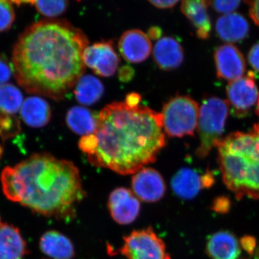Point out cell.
Instances as JSON below:
<instances>
[{
  "label": "cell",
  "instance_id": "cell-1",
  "mask_svg": "<svg viewBox=\"0 0 259 259\" xmlns=\"http://www.w3.org/2000/svg\"><path fill=\"white\" fill-rule=\"evenodd\" d=\"M88 46L84 32L66 20L32 24L13 48L15 79L27 93L62 100L84 73Z\"/></svg>",
  "mask_w": 259,
  "mask_h": 259
},
{
  "label": "cell",
  "instance_id": "cell-2",
  "mask_svg": "<svg viewBox=\"0 0 259 259\" xmlns=\"http://www.w3.org/2000/svg\"><path fill=\"white\" fill-rule=\"evenodd\" d=\"M165 145L162 114L125 102L104 107L96 131L79 142L91 164L121 175L136 174L153 163Z\"/></svg>",
  "mask_w": 259,
  "mask_h": 259
},
{
  "label": "cell",
  "instance_id": "cell-3",
  "mask_svg": "<svg viewBox=\"0 0 259 259\" xmlns=\"http://www.w3.org/2000/svg\"><path fill=\"white\" fill-rule=\"evenodd\" d=\"M1 184L7 198L47 217H70L84 197L77 167L49 153L5 167Z\"/></svg>",
  "mask_w": 259,
  "mask_h": 259
},
{
  "label": "cell",
  "instance_id": "cell-4",
  "mask_svg": "<svg viewBox=\"0 0 259 259\" xmlns=\"http://www.w3.org/2000/svg\"><path fill=\"white\" fill-rule=\"evenodd\" d=\"M216 148L226 187L238 198L259 199V123L228 135Z\"/></svg>",
  "mask_w": 259,
  "mask_h": 259
},
{
  "label": "cell",
  "instance_id": "cell-5",
  "mask_svg": "<svg viewBox=\"0 0 259 259\" xmlns=\"http://www.w3.org/2000/svg\"><path fill=\"white\" fill-rule=\"evenodd\" d=\"M230 107L227 100L219 97L205 99L199 107L198 131L199 144L196 155L204 158L209 156L213 148L222 139L229 115Z\"/></svg>",
  "mask_w": 259,
  "mask_h": 259
},
{
  "label": "cell",
  "instance_id": "cell-6",
  "mask_svg": "<svg viewBox=\"0 0 259 259\" xmlns=\"http://www.w3.org/2000/svg\"><path fill=\"white\" fill-rule=\"evenodd\" d=\"M163 131L171 138L194 136L198 125L199 107L192 97L178 95L170 99L162 110Z\"/></svg>",
  "mask_w": 259,
  "mask_h": 259
},
{
  "label": "cell",
  "instance_id": "cell-7",
  "mask_svg": "<svg viewBox=\"0 0 259 259\" xmlns=\"http://www.w3.org/2000/svg\"><path fill=\"white\" fill-rule=\"evenodd\" d=\"M123 241L120 251L127 259H171L164 242L150 227L133 231Z\"/></svg>",
  "mask_w": 259,
  "mask_h": 259
},
{
  "label": "cell",
  "instance_id": "cell-8",
  "mask_svg": "<svg viewBox=\"0 0 259 259\" xmlns=\"http://www.w3.org/2000/svg\"><path fill=\"white\" fill-rule=\"evenodd\" d=\"M227 102L234 115L243 117L249 113L258 101L259 92L252 71L246 76L228 83L226 88Z\"/></svg>",
  "mask_w": 259,
  "mask_h": 259
},
{
  "label": "cell",
  "instance_id": "cell-9",
  "mask_svg": "<svg viewBox=\"0 0 259 259\" xmlns=\"http://www.w3.org/2000/svg\"><path fill=\"white\" fill-rule=\"evenodd\" d=\"M83 59L88 67L103 77L113 76L120 64V58L110 41L99 42L88 46L83 51Z\"/></svg>",
  "mask_w": 259,
  "mask_h": 259
},
{
  "label": "cell",
  "instance_id": "cell-10",
  "mask_svg": "<svg viewBox=\"0 0 259 259\" xmlns=\"http://www.w3.org/2000/svg\"><path fill=\"white\" fill-rule=\"evenodd\" d=\"M214 182V174L207 171L199 175L196 170L182 168L172 177L171 185L174 192L182 199L195 197L203 189L212 187Z\"/></svg>",
  "mask_w": 259,
  "mask_h": 259
},
{
  "label": "cell",
  "instance_id": "cell-11",
  "mask_svg": "<svg viewBox=\"0 0 259 259\" xmlns=\"http://www.w3.org/2000/svg\"><path fill=\"white\" fill-rule=\"evenodd\" d=\"M214 60L218 79L231 82L245 74L246 65L244 56L233 44L218 47L214 51Z\"/></svg>",
  "mask_w": 259,
  "mask_h": 259
},
{
  "label": "cell",
  "instance_id": "cell-12",
  "mask_svg": "<svg viewBox=\"0 0 259 259\" xmlns=\"http://www.w3.org/2000/svg\"><path fill=\"white\" fill-rule=\"evenodd\" d=\"M107 205L112 219L120 225L134 223L141 210L139 198L132 191L124 187L112 191Z\"/></svg>",
  "mask_w": 259,
  "mask_h": 259
},
{
  "label": "cell",
  "instance_id": "cell-13",
  "mask_svg": "<svg viewBox=\"0 0 259 259\" xmlns=\"http://www.w3.org/2000/svg\"><path fill=\"white\" fill-rule=\"evenodd\" d=\"M131 185L136 197L146 202H158L166 190L163 177L152 168H143L134 174Z\"/></svg>",
  "mask_w": 259,
  "mask_h": 259
},
{
  "label": "cell",
  "instance_id": "cell-14",
  "mask_svg": "<svg viewBox=\"0 0 259 259\" xmlns=\"http://www.w3.org/2000/svg\"><path fill=\"white\" fill-rule=\"evenodd\" d=\"M118 48L125 60L132 64L144 62L152 51V44L147 34L138 29L124 32L119 40Z\"/></svg>",
  "mask_w": 259,
  "mask_h": 259
},
{
  "label": "cell",
  "instance_id": "cell-15",
  "mask_svg": "<svg viewBox=\"0 0 259 259\" xmlns=\"http://www.w3.org/2000/svg\"><path fill=\"white\" fill-rule=\"evenodd\" d=\"M153 59L159 69L171 71L180 67L185 59L184 49L175 37H163L153 49Z\"/></svg>",
  "mask_w": 259,
  "mask_h": 259
},
{
  "label": "cell",
  "instance_id": "cell-16",
  "mask_svg": "<svg viewBox=\"0 0 259 259\" xmlns=\"http://www.w3.org/2000/svg\"><path fill=\"white\" fill-rule=\"evenodd\" d=\"M208 0H181V11L195 28L199 39L207 40L212 24L208 13Z\"/></svg>",
  "mask_w": 259,
  "mask_h": 259
},
{
  "label": "cell",
  "instance_id": "cell-17",
  "mask_svg": "<svg viewBox=\"0 0 259 259\" xmlns=\"http://www.w3.org/2000/svg\"><path fill=\"white\" fill-rule=\"evenodd\" d=\"M215 30L221 40L232 44L241 42L248 36L249 24L243 15L232 13L218 19Z\"/></svg>",
  "mask_w": 259,
  "mask_h": 259
},
{
  "label": "cell",
  "instance_id": "cell-18",
  "mask_svg": "<svg viewBox=\"0 0 259 259\" xmlns=\"http://www.w3.org/2000/svg\"><path fill=\"white\" fill-rule=\"evenodd\" d=\"M207 252L212 259H238L241 254V246L231 232L221 231L209 237Z\"/></svg>",
  "mask_w": 259,
  "mask_h": 259
},
{
  "label": "cell",
  "instance_id": "cell-19",
  "mask_svg": "<svg viewBox=\"0 0 259 259\" xmlns=\"http://www.w3.org/2000/svg\"><path fill=\"white\" fill-rule=\"evenodd\" d=\"M26 253V243L18 228L0 223V259H22Z\"/></svg>",
  "mask_w": 259,
  "mask_h": 259
},
{
  "label": "cell",
  "instance_id": "cell-20",
  "mask_svg": "<svg viewBox=\"0 0 259 259\" xmlns=\"http://www.w3.org/2000/svg\"><path fill=\"white\" fill-rule=\"evenodd\" d=\"M20 114L27 125L35 128L47 125L52 116L50 105L40 96H32L24 100Z\"/></svg>",
  "mask_w": 259,
  "mask_h": 259
},
{
  "label": "cell",
  "instance_id": "cell-21",
  "mask_svg": "<svg viewBox=\"0 0 259 259\" xmlns=\"http://www.w3.org/2000/svg\"><path fill=\"white\" fill-rule=\"evenodd\" d=\"M42 253L52 259H72L75 255L74 245L67 237L59 232H46L40 239Z\"/></svg>",
  "mask_w": 259,
  "mask_h": 259
},
{
  "label": "cell",
  "instance_id": "cell-22",
  "mask_svg": "<svg viewBox=\"0 0 259 259\" xmlns=\"http://www.w3.org/2000/svg\"><path fill=\"white\" fill-rule=\"evenodd\" d=\"M66 122L71 131L83 137L96 131L98 115L86 107L74 106L66 114Z\"/></svg>",
  "mask_w": 259,
  "mask_h": 259
},
{
  "label": "cell",
  "instance_id": "cell-23",
  "mask_svg": "<svg viewBox=\"0 0 259 259\" xmlns=\"http://www.w3.org/2000/svg\"><path fill=\"white\" fill-rule=\"evenodd\" d=\"M103 94V84L92 75H83L75 85V97L83 105H94L101 99Z\"/></svg>",
  "mask_w": 259,
  "mask_h": 259
},
{
  "label": "cell",
  "instance_id": "cell-24",
  "mask_svg": "<svg viewBox=\"0 0 259 259\" xmlns=\"http://www.w3.org/2000/svg\"><path fill=\"white\" fill-rule=\"evenodd\" d=\"M20 89L11 83L0 85V115H15L23 104Z\"/></svg>",
  "mask_w": 259,
  "mask_h": 259
},
{
  "label": "cell",
  "instance_id": "cell-25",
  "mask_svg": "<svg viewBox=\"0 0 259 259\" xmlns=\"http://www.w3.org/2000/svg\"><path fill=\"white\" fill-rule=\"evenodd\" d=\"M37 11L48 18H56L64 14L69 6V0H35Z\"/></svg>",
  "mask_w": 259,
  "mask_h": 259
},
{
  "label": "cell",
  "instance_id": "cell-26",
  "mask_svg": "<svg viewBox=\"0 0 259 259\" xmlns=\"http://www.w3.org/2000/svg\"><path fill=\"white\" fill-rule=\"evenodd\" d=\"M20 131L21 125L16 115H0V136L3 141L15 137Z\"/></svg>",
  "mask_w": 259,
  "mask_h": 259
},
{
  "label": "cell",
  "instance_id": "cell-27",
  "mask_svg": "<svg viewBox=\"0 0 259 259\" xmlns=\"http://www.w3.org/2000/svg\"><path fill=\"white\" fill-rule=\"evenodd\" d=\"M14 20V10L10 0H0V32L9 30Z\"/></svg>",
  "mask_w": 259,
  "mask_h": 259
},
{
  "label": "cell",
  "instance_id": "cell-28",
  "mask_svg": "<svg viewBox=\"0 0 259 259\" xmlns=\"http://www.w3.org/2000/svg\"><path fill=\"white\" fill-rule=\"evenodd\" d=\"M242 0H208L214 11L221 14L226 15L234 13L235 10L241 5Z\"/></svg>",
  "mask_w": 259,
  "mask_h": 259
},
{
  "label": "cell",
  "instance_id": "cell-29",
  "mask_svg": "<svg viewBox=\"0 0 259 259\" xmlns=\"http://www.w3.org/2000/svg\"><path fill=\"white\" fill-rule=\"evenodd\" d=\"M14 74L13 64L6 57L0 54V85L5 84Z\"/></svg>",
  "mask_w": 259,
  "mask_h": 259
},
{
  "label": "cell",
  "instance_id": "cell-30",
  "mask_svg": "<svg viewBox=\"0 0 259 259\" xmlns=\"http://www.w3.org/2000/svg\"><path fill=\"white\" fill-rule=\"evenodd\" d=\"M231 207V202L226 197H219L214 199L212 203L213 210L219 213H226Z\"/></svg>",
  "mask_w": 259,
  "mask_h": 259
},
{
  "label": "cell",
  "instance_id": "cell-31",
  "mask_svg": "<svg viewBox=\"0 0 259 259\" xmlns=\"http://www.w3.org/2000/svg\"><path fill=\"white\" fill-rule=\"evenodd\" d=\"M248 62L259 74V42L252 47L248 55Z\"/></svg>",
  "mask_w": 259,
  "mask_h": 259
},
{
  "label": "cell",
  "instance_id": "cell-32",
  "mask_svg": "<svg viewBox=\"0 0 259 259\" xmlns=\"http://www.w3.org/2000/svg\"><path fill=\"white\" fill-rule=\"evenodd\" d=\"M249 6V15L253 22L259 27V0H245Z\"/></svg>",
  "mask_w": 259,
  "mask_h": 259
},
{
  "label": "cell",
  "instance_id": "cell-33",
  "mask_svg": "<svg viewBox=\"0 0 259 259\" xmlns=\"http://www.w3.org/2000/svg\"><path fill=\"white\" fill-rule=\"evenodd\" d=\"M241 245L245 251L252 255L254 253L256 242L253 237L245 236L241 239Z\"/></svg>",
  "mask_w": 259,
  "mask_h": 259
},
{
  "label": "cell",
  "instance_id": "cell-34",
  "mask_svg": "<svg viewBox=\"0 0 259 259\" xmlns=\"http://www.w3.org/2000/svg\"><path fill=\"white\" fill-rule=\"evenodd\" d=\"M151 5L159 9H168L173 8L181 0H148Z\"/></svg>",
  "mask_w": 259,
  "mask_h": 259
},
{
  "label": "cell",
  "instance_id": "cell-35",
  "mask_svg": "<svg viewBox=\"0 0 259 259\" xmlns=\"http://www.w3.org/2000/svg\"><path fill=\"white\" fill-rule=\"evenodd\" d=\"M134 76V70L130 66H123L119 71V78L121 81H127Z\"/></svg>",
  "mask_w": 259,
  "mask_h": 259
},
{
  "label": "cell",
  "instance_id": "cell-36",
  "mask_svg": "<svg viewBox=\"0 0 259 259\" xmlns=\"http://www.w3.org/2000/svg\"><path fill=\"white\" fill-rule=\"evenodd\" d=\"M141 101V97L138 93H131L127 95L125 99V103L131 106H137L140 105Z\"/></svg>",
  "mask_w": 259,
  "mask_h": 259
},
{
  "label": "cell",
  "instance_id": "cell-37",
  "mask_svg": "<svg viewBox=\"0 0 259 259\" xmlns=\"http://www.w3.org/2000/svg\"><path fill=\"white\" fill-rule=\"evenodd\" d=\"M162 30L161 29L158 27H152L148 30V37H149L150 40H159L160 37L161 36Z\"/></svg>",
  "mask_w": 259,
  "mask_h": 259
},
{
  "label": "cell",
  "instance_id": "cell-38",
  "mask_svg": "<svg viewBox=\"0 0 259 259\" xmlns=\"http://www.w3.org/2000/svg\"><path fill=\"white\" fill-rule=\"evenodd\" d=\"M16 5L35 4V0H10Z\"/></svg>",
  "mask_w": 259,
  "mask_h": 259
},
{
  "label": "cell",
  "instance_id": "cell-39",
  "mask_svg": "<svg viewBox=\"0 0 259 259\" xmlns=\"http://www.w3.org/2000/svg\"><path fill=\"white\" fill-rule=\"evenodd\" d=\"M255 113L259 117V96L258 99V101H257L256 103V107H255Z\"/></svg>",
  "mask_w": 259,
  "mask_h": 259
},
{
  "label": "cell",
  "instance_id": "cell-40",
  "mask_svg": "<svg viewBox=\"0 0 259 259\" xmlns=\"http://www.w3.org/2000/svg\"><path fill=\"white\" fill-rule=\"evenodd\" d=\"M255 259H259V247L256 250H255Z\"/></svg>",
  "mask_w": 259,
  "mask_h": 259
},
{
  "label": "cell",
  "instance_id": "cell-41",
  "mask_svg": "<svg viewBox=\"0 0 259 259\" xmlns=\"http://www.w3.org/2000/svg\"><path fill=\"white\" fill-rule=\"evenodd\" d=\"M3 148L2 147L1 145H0V158H1L2 156H3Z\"/></svg>",
  "mask_w": 259,
  "mask_h": 259
},
{
  "label": "cell",
  "instance_id": "cell-42",
  "mask_svg": "<svg viewBox=\"0 0 259 259\" xmlns=\"http://www.w3.org/2000/svg\"><path fill=\"white\" fill-rule=\"evenodd\" d=\"M77 1H81V0H77Z\"/></svg>",
  "mask_w": 259,
  "mask_h": 259
}]
</instances>
